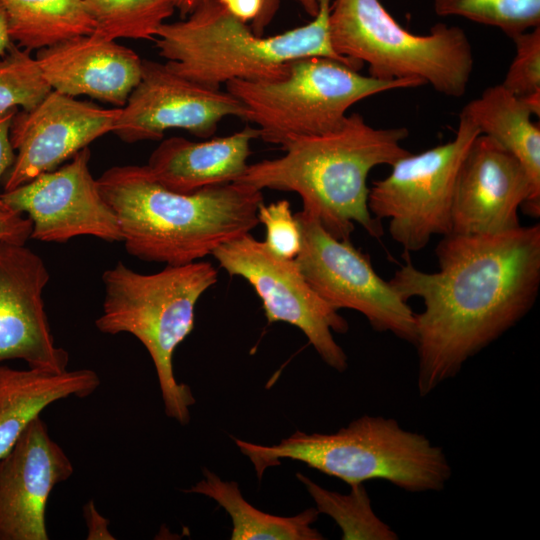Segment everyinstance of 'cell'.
I'll return each mask as SVG.
<instances>
[{"label":"cell","instance_id":"cell-8","mask_svg":"<svg viewBox=\"0 0 540 540\" xmlns=\"http://www.w3.org/2000/svg\"><path fill=\"white\" fill-rule=\"evenodd\" d=\"M226 90L243 104L246 119L264 142L284 147L301 137L338 129L351 106L394 89L421 86L416 81H386L363 75L339 60L313 56L292 61L273 80H232Z\"/></svg>","mask_w":540,"mask_h":540},{"label":"cell","instance_id":"cell-33","mask_svg":"<svg viewBox=\"0 0 540 540\" xmlns=\"http://www.w3.org/2000/svg\"><path fill=\"white\" fill-rule=\"evenodd\" d=\"M83 516L88 527L87 539H115L108 529L109 520L98 512L92 500L83 506Z\"/></svg>","mask_w":540,"mask_h":540},{"label":"cell","instance_id":"cell-30","mask_svg":"<svg viewBox=\"0 0 540 540\" xmlns=\"http://www.w3.org/2000/svg\"><path fill=\"white\" fill-rule=\"evenodd\" d=\"M18 110L6 113L0 117V182L14 163L16 152L10 140V125ZM14 213L3 202L0 193V216Z\"/></svg>","mask_w":540,"mask_h":540},{"label":"cell","instance_id":"cell-15","mask_svg":"<svg viewBox=\"0 0 540 540\" xmlns=\"http://www.w3.org/2000/svg\"><path fill=\"white\" fill-rule=\"evenodd\" d=\"M121 108H103L51 90L36 106L18 110L10 125L16 152L4 191L56 169L97 138L113 133Z\"/></svg>","mask_w":540,"mask_h":540},{"label":"cell","instance_id":"cell-18","mask_svg":"<svg viewBox=\"0 0 540 540\" xmlns=\"http://www.w3.org/2000/svg\"><path fill=\"white\" fill-rule=\"evenodd\" d=\"M35 60L52 90L86 95L123 107L142 73V59L126 46L94 33L38 50Z\"/></svg>","mask_w":540,"mask_h":540},{"label":"cell","instance_id":"cell-27","mask_svg":"<svg viewBox=\"0 0 540 540\" xmlns=\"http://www.w3.org/2000/svg\"><path fill=\"white\" fill-rule=\"evenodd\" d=\"M51 90L30 52L13 44L0 56V117L32 109Z\"/></svg>","mask_w":540,"mask_h":540},{"label":"cell","instance_id":"cell-6","mask_svg":"<svg viewBox=\"0 0 540 540\" xmlns=\"http://www.w3.org/2000/svg\"><path fill=\"white\" fill-rule=\"evenodd\" d=\"M218 271L196 261L166 265L153 274L138 273L119 261L102 275L104 300L96 328L109 335L129 333L149 353L168 417L182 425L190 420L195 398L174 375L173 355L194 327L195 306L216 284Z\"/></svg>","mask_w":540,"mask_h":540},{"label":"cell","instance_id":"cell-14","mask_svg":"<svg viewBox=\"0 0 540 540\" xmlns=\"http://www.w3.org/2000/svg\"><path fill=\"white\" fill-rule=\"evenodd\" d=\"M540 216L536 195L521 163L492 138L479 134L458 170L451 233L500 234L520 227L519 210Z\"/></svg>","mask_w":540,"mask_h":540},{"label":"cell","instance_id":"cell-10","mask_svg":"<svg viewBox=\"0 0 540 540\" xmlns=\"http://www.w3.org/2000/svg\"><path fill=\"white\" fill-rule=\"evenodd\" d=\"M301 249L294 259L311 288L336 310L361 313L377 332L414 344L415 313L350 240L332 236L312 214H295Z\"/></svg>","mask_w":540,"mask_h":540},{"label":"cell","instance_id":"cell-29","mask_svg":"<svg viewBox=\"0 0 540 540\" xmlns=\"http://www.w3.org/2000/svg\"><path fill=\"white\" fill-rule=\"evenodd\" d=\"M259 223L266 230L265 245L277 256L294 260L301 249V231L287 200L269 204L264 201L257 210Z\"/></svg>","mask_w":540,"mask_h":540},{"label":"cell","instance_id":"cell-4","mask_svg":"<svg viewBox=\"0 0 540 540\" xmlns=\"http://www.w3.org/2000/svg\"><path fill=\"white\" fill-rule=\"evenodd\" d=\"M330 5V0H321L309 23L265 37L255 34L219 0H206L185 19L163 23L155 47L172 71L214 88L232 80L278 79L292 61L313 56L333 58L359 70L332 48Z\"/></svg>","mask_w":540,"mask_h":540},{"label":"cell","instance_id":"cell-32","mask_svg":"<svg viewBox=\"0 0 540 540\" xmlns=\"http://www.w3.org/2000/svg\"><path fill=\"white\" fill-rule=\"evenodd\" d=\"M32 222L21 214L0 216V241L25 244L30 238Z\"/></svg>","mask_w":540,"mask_h":540},{"label":"cell","instance_id":"cell-22","mask_svg":"<svg viewBox=\"0 0 540 540\" xmlns=\"http://www.w3.org/2000/svg\"><path fill=\"white\" fill-rule=\"evenodd\" d=\"M204 478L185 490L215 500L232 520V540H322L312 524L319 512L309 508L295 516L281 517L258 510L247 502L235 481H224L205 469Z\"/></svg>","mask_w":540,"mask_h":540},{"label":"cell","instance_id":"cell-35","mask_svg":"<svg viewBox=\"0 0 540 540\" xmlns=\"http://www.w3.org/2000/svg\"><path fill=\"white\" fill-rule=\"evenodd\" d=\"M13 44L9 33L7 16L0 2V56L5 55Z\"/></svg>","mask_w":540,"mask_h":540},{"label":"cell","instance_id":"cell-3","mask_svg":"<svg viewBox=\"0 0 540 540\" xmlns=\"http://www.w3.org/2000/svg\"><path fill=\"white\" fill-rule=\"evenodd\" d=\"M408 135L404 127L375 128L352 113L332 132L297 138L282 156L248 164L235 183L297 193L302 210L337 239L350 240L355 223L379 239L384 229L368 208V175L410 153L402 146Z\"/></svg>","mask_w":540,"mask_h":540},{"label":"cell","instance_id":"cell-5","mask_svg":"<svg viewBox=\"0 0 540 540\" xmlns=\"http://www.w3.org/2000/svg\"><path fill=\"white\" fill-rule=\"evenodd\" d=\"M235 442L258 478L281 459L302 462L350 486L384 480L410 493L439 492L452 475L442 447L391 417L363 415L332 433L296 431L272 446Z\"/></svg>","mask_w":540,"mask_h":540},{"label":"cell","instance_id":"cell-31","mask_svg":"<svg viewBox=\"0 0 540 540\" xmlns=\"http://www.w3.org/2000/svg\"><path fill=\"white\" fill-rule=\"evenodd\" d=\"M280 0H262V8L258 16L252 21L251 29L257 35H264L266 27L275 16ZM310 16L315 17L319 11L321 0H293Z\"/></svg>","mask_w":540,"mask_h":540},{"label":"cell","instance_id":"cell-34","mask_svg":"<svg viewBox=\"0 0 540 540\" xmlns=\"http://www.w3.org/2000/svg\"><path fill=\"white\" fill-rule=\"evenodd\" d=\"M235 17L253 21L261 11L262 0H219Z\"/></svg>","mask_w":540,"mask_h":540},{"label":"cell","instance_id":"cell-11","mask_svg":"<svg viewBox=\"0 0 540 540\" xmlns=\"http://www.w3.org/2000/svg\"><path fill=\"white\" fill-rule=\"evenodd\" d=\"M211 255L230 276L251 285L268 323L297 327L328 366L347 369V355L332 332L346 333L348 322L311 288L295 260L275 255L250 233L218 246Z\"/></svg>","mask_w":540,"mask_h":540},{"label":"cell","instance_id":"cell-20","mask_svg":"<svg viewBox=\"0 0 540 540\" xmlns=\"http://www.w3.org/2000/svg\"><path fill=\"white\" fill-rule=\"evenodd\" d=\"M100 385L90 369L52 372L0 366V458L50 404L71 396L86 397Z\"/></svg>","mask_w":540,"mask_h":540},{"label":"cell","instance_id":"cell-36","mask_svg":"<svg viewBox=\"0 0 540 540\" xmlns=\"http://www.w3.org/2000/svg\"><path fill=\"white\" fill-rule=\"evenodd\" d=\"M206 0H174L175 8L182 16H188Z\"/></svg>","mask_w":540,"mask_h":540},{"label":"cell","instance_id":"cell-2","mask_svg":"<svg viewBox=\"0 0 540 540\" xmlns=\"http://www.w3.org/2000/svg\"><path fill=\"white\" fill-rule=\"evenodd\" d=\"M97 182L129 255L172 266L199 261L250 233L263 202L262 191L235 182L192 193L173 191L145 165L113 166Z\"/></svg>","mask_w":540,"mask_h":540},{"label":"cell","instance_id":"cell-16","mask_svg":"<svg viewBox=\"0 0 540 540\" xmlns=\"http://www.w3.org/2000/svg\"><path fill=\"white\" fill-rule=\"evenodd\" d=\"M50 279L42 258L25 244L0 241V363L63 372L69 355L56 346L43 291Z\"/></svg>","mask_w":540,"mask_h":540},{"label":"cell","instance_id":"cell-25","mask_svg":"<svg viewBox=\"0 0 540 540\" xmlns=\"http://www.w3.org/2000/svg\"><path fill=\"white\" fill-rule=\"evenodd\" d=\"M94 34L110 40H154L176 8L174 0H84Z\"/></svg>","mask_w":540,"mask_h":540},{"label":"cell","instance_id":"cell-9","mask_svg":"<svg viewBox=\"0 0 540 540\" xmlns=\"http://www.w3.org/2000/svg\"><path fill=\"white\" fill-rule=\"evenodd\" d=\"M480 134L463 113L452 140L421 153L401 157L390 173L372 182L368 194L371 214L388 219L391 238L404 254L424 249L433 236L451 233L453 194L461 162Z\"/></svg>","mask_w":540,"mask_h":540},{"label":"cell","instance_id":"cell-19","mask_svg":"<svg viewBox=\"0 0 540 540\" xmlns=\"http://www.w3.org/2000/svg\"><path fill=\"white\" fill-rule=\"evenodd\" d=\"M258 138L257 128L250 125L205 141L170 137L161 141L145 166L159 183L180 193L233 183L246 170L251 142Z\"/></svg>","mask_w":540,"mask_h":540},{"label":"cell","instance_id":"cell-12","mask_svg":"<svg viewBox=\"0 0 540 540\" xmlns=\"http://www.w3.org/2000/svg\"><path fill=\"white\" fill-rule=\"evenodd\" d=\"M227 117L246 119L243 104L229 91L187 79L165 63L142 59L141 78L121 107L113 133L127 143L161 140L169 129L206 139Z\"/></svg>","mask_w":540,"mask_h":540},{"label":"cell","instance_id":"cell-21","mask_svg":"<svg viewBox=\"0 0 540 540\" xmlns=\"http://www.w3.org/2000/svg\"><path fill=\"white\" fill-rule=\"evenodd\" d=\"M479 129L509 151L525 169L540 196V127L525 101L501 84L486 88L462 109Z\"/></svg>","mask_w":540,"mask_h":540},{"label":"cell","instance_id":"cell-1","mask_svg":"<svg viewBox=\"0 0 540 540\" xmlns=\"http://www.w3.org/2000/svg\"><path fill=\"white\" fill-rule=\"evenodd\" d=\"M438 271L417 269L409 254L389 283L418 297L414 346L417 389L431 394L465 363L516 326L540 289V224L489 235L449 233L436 246Z\"/></svg>","mask_w":540,"mask_h":540},{"label":"cell","instance_id":"cell-13","mask_svg":"<svg viewBox=\"0 0 540 540\" xmlns=\"http://www.w3.org/2000/svg\"><path fill=\"white\" fill-rule=\"evenodd\" d=\"M90 156L86 147L61 167L1 193L12 212L28 215L30 238L55 243L78 236L122 240L117 217L90 173Z\"/></svg>","mask_w":540,"mask_h":540},{"label":"cell","instance_id":"cell-7","mask_svg":"<svg viewBox=\"0 0 540 540\" xmlns=\"http://www.w3.org/2000/svg\"><path fill=\"white\" fill-rule=\"evenodd\" d=\"M329 38L334 51L369 75L386 81L411 80L449 97L466 93L474 68L465 31L437 23L428 34L402 27L380 0H335Z\"/></svg>","mask_w":540,"mask_h":540},{"label":"cell","instance_id":"cell-17","mask_svg":"<svg viewBox=\"0 0 540 540\" xmlns=\"http://www.w3.org/2000/svg\"><path fill=\"white\" fill-rule=\"evenodd\" d=\"M73 472L46 423L40 417L33 420L0 458V540H48V499Z\"/></svg>","mask_w":540,"mask_h":540},{"label":"cell","instance_id":"cell-28","mask_svg":"<svg viewBox=\"0 0 540 540\" xmlns=\"http://www.w3.org/2000/svg\"><path fill=\"white\" fill-rule=\"evenodd\" d=\"M512 40L516 54L501 85L519 98L540 94V26Z\"/></svg>","mask_w":540,"mask_h":540},{"label":"cell","instance_id":"cell-24","mask_svg":"<svg viewBox=\"0 0 540 540\" xmlns=\"http://www.w3.org/2000/svg\"><path fill=\"white\" fill-rule=\"evenodd\" d=\"M298 479L316 503L319 513L330 516L340 527L343 540H396L398 534L379 518L363 485H351L348 494L327 490L297 473Z\"/></svg>","mask_w":540,"mask_h":540},{"label":"cell","instance_id":"cell-26","mask_svg":"<svg viewBox=\"0 0 540 540\" xmlns=\"http://www.w3.org/2000/svg\"><path fill=\"white\" fill-rule=\"evenodd\" d=\"M439 16H458L500 29L508 37L540 26V0H434Z\"/></svg>","mask_w":540,"mask_h":540},{"label":"cell","instance_id":"cell-23","mask_svg":"<svg viewBox=\"0 0 540 540\" xmlns=\"http://www.w3.org/2000/svg\"><path fill=\"white\" fill-rule=\"evenodd\" d=\"M15 45L31 52L93 33L84 0H0Z\"/></svg>","mask_w":540,"mask_h":540}]
</instances>
